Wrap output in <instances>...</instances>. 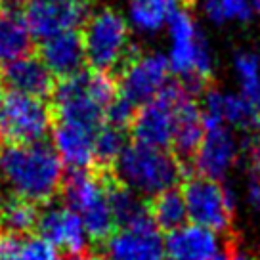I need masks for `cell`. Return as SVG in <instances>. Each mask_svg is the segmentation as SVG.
<instances>
[{"instance_id": "1", "label": "cell", "mask_w": 260, "mask_h": 260, "mask_svg": "<svg viewBox=\"0 0 260 260\" xmlns=\"http://www.w3.org/2000/svg\"><path fill=\"white\" fill-rule=\"evenodd\" d=\"M0 180L19 199L46 203L63 186V162L44 142L6 144L0 149Z\"/></svg>"}, {"instance_id": "2", "label": "cell", "mask_w": 260, "mask_h": 260, "mask_svg": "<svg viewBox=\"0 0 260 260\" xmlns=\"http://www.w3.org/2000/svg\"><path fill=\"white\" fill-rule=\"evenodd\" d=\"M117 94V82L109 73L94 69L82 71L59 81L54 88V115L57 122L98 132L106 124L107 107L113 104Z\"/></svg>"}, {"instance_id": "3", "label": "cell", "mask_w": 260, "mask_h": 260, "mask_svg": "<svg viewBox=\"0 0 260 260\" xmlns=\"http://www.w3.org/2000/svg\"><path fill=\"white\" fill-rule=\"evenodd\" d=\"M119 184L128 187L140 197H157L174 186L182 178V165L174 153L167 149L130 144L113 162Z\"/></svg>"}, {"instance_id": "4", "label": "cell", "mask_w": 260, "mask_h": 260, "mask_svg": "<svg viewBox=\"0 0 260 260\" xmlns=\"http://www.w3.org/2000/svg\"><path fill=\"white\" fill-rule=\"evenodd\" d=\"M171 37L169 65L171 73H176L182 79V84L189 92L203 88L214 69L212 52L203 32L199 31L195 17L186 8L176 10L167 23Z\"/></svg>"}, {"instance_id": "5", "label": "cell", "mask_w": 260, "mask_h": 260, "mask_svg": "<svg viewBox=\"0 0 260 260\" xmlns=\"http://www.w3.org/2000/svg\"><path fill=\"white\" fill-rule=\"evenodd\" d=\"M65 205L81 216L92 241H107L117 230L109 182L90 171H73L63 182Z\"/></svg>"}, {"instance_id": "6", "label": "cell", "mask_w": 260, "mask_h": 260, "mask_svg": "<svg viewBox=\"0 0 260 260\" xmlns=\"http://www.w3.org/2000/svg\"><path fill=\"white\" fill-rule=\"evenodd\" d=\"M82 44L94 71L109 73L122 67L134 54L130 48L128 21L113 8L92 12L84 23Z\"/></svg>"}, {"instance_id": "7", "label": "cell", "mask_w": 260, "mask_h": 260, "mask_svg": "<svg viewBox=\"0 0 260 260\" xmlns=\"http://www.w3.org/2000/svg\"><path fill=\"white\" fill-rule=\"evenodd\" d=\"M182 197L186 201L187 218L191 224L207 228L214 234L230 230L236 214V193L216 180L203 176L189 178L184 184Z\"/></svg>"}, {"instance_id": "8", "label": "cell", "mask_w": 260, "mask_h": 260, "mask_svg": "<svg viewBox=\"0 0 260 260\" xmlns=\"http://www.w3.org/2000/svg\"><path fill=\"white\" fill-rule=\"evenodd\" d=\"M52 117L44 100L10 92L0 106V136L6 144H39L52 128Z\"/></svg>"}, {"instance_id": "9", "label": "cell", "mask_w": 260, "mask_h": 260, "mask_svg": "<svg viewBox=\"0 0 260 260\" xmlns=\"http://www.w3.org/2000/svg\"><path fill=\"white\" fill-rule=\"evenodd\" d=\"M186 86L182 82L169 84L157 98L138 107L136 117L130 124L134 144L147 147L167 149L172 146L174 126H176V107L184 96Z\"/></svg>"}, {"instance_id": "10", "label": "cell", "mask_w": 260, "mask_h": 260, "mask_svg": "<svg viewBox=\"0 0 260 260\" xmlns=\"http://www.w3.org/2000/svg\"><path fill=\"white\" fill-rule=\"evenodd\" d=\"M169 57L159 52L132 54L121 67L119 96L128 100L132 106L142 107L157 98L171 82Z\"/></svg>"}, {"instance_id": "11", "label": "cell", "mask_w": 260, "mask_h": 260, "mask_svg": "<svg viewBox=\"0 0 260 260\" xmlns=\"http://www.w3.org/2000/svg\"><path fill=\"white\" fill-rule=\"evenodd\" d=\"M92 8L67 4L61 0H25L21 16L35 39H48L57 32L77 31V27L86 23Z\"/></svg>"}, {"instance_id": "12", "label": "cell", "mask_w": 260, "mask_h": 260, "mask_svg": "<svg viewBox=\"0 0 260 260\" xmlns=\"http://www.w3.org/2000/svg\"><path fill=\"white\" fill-rule=\"evenodd\" d=\"M107 260H167L165 239L153 218L115 232L107 239Z\"/></svg>"}, {"instance_id": "13", "label": "cell", "mask_w": 260, "mask_h": 260, "mask_svg": "<svg viewBox=\"0 0 260 260\" xmlns=\"http://www.w3.org/2000/svg\"><path fill=\"white\" fill-rule=\"evenodd\" d=\"M201 111L205 130L216 126H234L260 134V111H256L241 94H232L216 88L207 90Z\"/></svg>"}, {"instance_id": "14", "label": "cell", "mask_w": 260, "mask_h": 260, "mask_svg": "<svg viewBox=\"0 0 260 260\" xmlns=\"http://www.w3.org/2000/svg\"><path fill=\"white\" fill-rule=\"evenodd\" d=\"M39 232L56 251H65L79 256L86 251L90 237L81 216L67 205H50L39 214Z\"/></svg>"}, {"instance_id": "15", "label": "cell", "mask_w": 260, "mask_h": 260, "mask_svg": "<svg viewBox=\"0 0 260 260\" xmlns=\"http://www.w3.org/2000/svg\"><path fill=\"white\" fill-rule=\"evenodd\" d=\"M239 157V142L228 126L205 130V138L193 157L195 171L209 180H220L234 169Z\"/></svg>"}, {"instance_id": "16", "label": "cell", "mask_w": 260, "mask_h": 260, "mask_svg": "<svg viewBox=\"0 0 260 260\" xmlns=\"http://www.w3.org/2000/svg\"><path fill=\"white\" fill-rule=\"evenodd\" d=\"M39 57L52 73V77H57L61 81L82 73L86 63L82 35L79 31H63L44 39L41 41Z\"/></svg>"}, {"instance_id": "17", "label": "cell", "mask_w": 260, "mask_h": 260, "mask_svg": "<svg viewBox=\"0 0 260 260\" xmlns=\"http://www.w3.org/2000/svg\"><path fill=\"white\" fill-rule=\"evenodd\" d=\"M222 249L218 234L197 224H184L165 237L167 260H216Z\"/></svg>"}, {"instance_id": "18", "label": "cell", "mask_w": 260, "mask_h": 260, "mask_svg": "<svg viewBox=\"0 0 260 260\" xmlns=\"http://www.w3.org/2000/svg\"><path fill=\"white\" fill-rule=\"evenodd\" d=\"M2 79L12 92L29 98H39V100L50 96L56 88L54 77L46 69V65L42 63L39 56H31V54L4 65Z\"/></svg>"}, {"instance_id": "19", "label": "cell", "mask_w": 260, "mask_h": 260, "mask_svg": "<svg viewBox=\"0 0 260 260\" xmlns=\"http://www.w3.org/2000/svg\"><path fill=\"white\" fill-rule=\"evenodd\" d=\"M96 132L86 128L57 122L54 128V151L63 162L73 171H88L96 162V146H94Z\"/></svg>"}, {"instance_id": "20", "label": "cell", "mask_w": 260, "mask_h": 260, "mask_svg": "<svg viewBox=\"0 0 260 260\" xmlns=\"http://www.w3.org/2000/svg\"><path fill=\"white\" fill-rule=\"evenodd\" d=\"M203 138V111H201V106L197 104L193 92L186 90L176 107V126H174L172 147L182 159H193Z\"/></svg>"}, {"instance_id": "21", "label": "cell", "mask_w": 260, "mask_h": 260, "mask_svg": "<svg viewBox=\"0 0 260 260\" xmlns=\"http://www.w3.org/2000/svg\"><path fill=\"white\" fill-rule=\"evenodd\" d=\"M35 37L25 23L21 10H0V63L8 65L29 56Z\"/></svg>"}, {"instance_id": "22", "label": "cell", "mask_w": 260, "mask_h": 260, "mask_svg": "<svg viewBox=\"0 0 260 260\" xmlns=\"http://www.w3.org/2000/svg\"><path fill=\"white\" fill-rule=\"evenodd\" d=\"M184 0H128V23L142 35H153L167 27Z\"/></svg>"}, {"instance_id": "23", "label": "cell", "mask_w": 260, "mask_h": 260, "mask_svg": "<svg viewBox=\"0 0 260 260\" xmlns=\"http://www.w3.org/2000/svg\"><path fill=\"white\" fill-rule=\"evenodd\" d=\"M0 260H57V251L41 236L0 234Z\"/></svg>"}, {"instance_id": "24", "label": "cell", "mask_w": 260, "mask_h": 260, "mask_svg": "<svg viewBox=\"0 0 260 260\" xmlns=\"http://www.w3.org/2000/svg\"><path fill=\"white\" fill-rule=\"evenodd\" d=\"M109 203L113 209L117 226H132L144 220L151 218L149 214V207L147 203L136 195L134 191H130L128 187L121 186V184H113L109 182Z\"/></svg>"}, {"instance_id": "25", "label": "cell", "mask_w": 260, "mask_h": 260, "mask_svg": "<svg viewBox=\"0 0 260 260\" xmlns=\"http://www.w3.org/2000/svg\"><path fill=\"white\" fill-rule=\"evenodd\" d=\"M149 214L153 218L155 226L159 230H165L167 234L182 228L187 220V209L182 191L169 189L165 193L157 195L153 203L149 205Z\"/></svg>"}, {"instance_id": "26", "label": "cell", "mask_w": 260, "mask_h": 260, "mask_svg": "<svg viewBox=\"0 0 260 260\" xmlns=\"http://www.w3.org/2000/svg\"><path fill=\"white\" fill-rule=\"evenodd\" d=\"M39 209L31 201L10 195L0 203V226L6 228L8 234L25 236L39 224Z\"/></svg>"}, {"instance_id": "27", "label": "cell", "mask_w": 260, "mask_h": 260, "mask_svg": "<svg viewBox=\"0 0 260 260\" xmlns=\"http://www.w3.org/2000/svg\"><path fill=\"white\" fill-rule=\"evenodd\" d=\"M234 69L241 96L260 111V57L252 52H237Z\"/></svg>"}, {"instance_id": "28", "label": "cell", "mask_w": 260, "mask_h": 260, "mask_svg": "<svg viewBox=\"0 0 260 260\" xmlns=\"http://www.w3.org/2000/svg\"><path fill=\"white\" fill-rule=\"evenodd\" d=\"M203 10L214 23L249 21L254 10L247 0H203Z\"/></svg>"}, {"instance_id": "29", "label": "cell", "mask_w": 260, "mask_h": 260, "mask_svg": "<svg viewBox=\"0 0 260 260\" xmlns=\"http://www.w3.org/2000/svg\"><path fill=\"white\" fill-rule=\"evenodd\" d=\"M94 146H96V161L104 162V165H113L117 157L122 153V149L126 147L124 142V130L111 126V124H104L102 128L96 132L94 138Z\"/></svg>"}, {"instance_id": "30", "label": "cell", "mask_w": 260, "mask_h": 260, "mask_svg": "<svg viewBox=\"0 0 260 260\" xmlns=\"http://www.w3.org/2000/svg\"><path fill=\"white\" fill-rule=\"evenodd\" d=\"M136 111H138V107L132 106L128 100H124L122 96L117 94V98L113 100V104L107 107L106 122L111 124V126H117V128L124 130L126 126L132 124L134 117H136Z\"/></svg>"}, {"instance_id": "31", "label": "cell", "mask_w": 260, "mask_h": 260, "mask_svg": "<svg viewBox=\"0 0 260 260\" xmlns=\"http://www.w3.org/2000/svg\"><path fill=\"white\" fill-rule=\"evenodd\" d=\"M245 199L249 207H252L254 211H260V171L251 172L247 187H245Z\"/></svg>"}, {"instance_id": "32", "label": "cell", "mask_w": 260, "mask_h": 260, "mask_svg": "<svg viewBox=\"0 0 260 260\" xmlns=\"http://www.w3.org/2000/svg\"><path fill=\"white\" fill-rule=\"evenodd\" d=\"M216 260H258L251 251H247V249H241V247H237L236 243L228 245L222 249Z\"/></svg>"}, {"instance_id": "33", "label": "cell", "mask_w": 260, "mask_h": 260, "mask_svg": "<svg viewBox=\"0 0 260 260\" xmlns=\"http://www.w3.org/2000/svg\"><path fill=\"white\" fill-rule=\"evenodd\" d=\"M61 2L77 4V6H86V8H92V6H94V0H61Z\"/></svg>"}, {"instance_id": "34", "label": "cell", "mask_w": 260, "mask_h": 260, "mask_svg": "<svg viewBox=\"0 0 260 260\" xmlns=\"http://www.w3.org/2000/svg\"><path fill=\"white\" fill-rule=\"evenodd\" d=\"M249 4L252 6V10H254V14H260V0H247Z\"/></svg>"}, {"instance_id": "35", "label": "cell", "mask_w": 260, "mask_h": 260, "mask_svg": "<svg viewBox=\"0 0 260 260\" xmlns=\"http://www.w3.org/2000/svg\"><path fill=\"white\" fill-rule=\"evenodd\" d=\"M4 88H6V84H4V79L0 73V106H2V100H4Z\"/></svg>"}, {"instance_id": "36", "label": "cell", "mask_w": 260, "mask_h": 260, "mask_svg": "<svg viewBox=\"0 0 260 260\" xmlns=\"http://www.w3.org/2000/svg\"><path fill=\"white\" fill-rule=\"evenodd\" d=\"M252 153L256 157V167H258V171H260V144L256 146V151H252Z\"/></svg>"}, {"instance_id": "37", "label": "cell", "mask_w": 260, "mask_h": 260, "mask_svg": "<svg viewBox=\"0 0 260 260\" xmlns=\"http://www.w3.org/2000/svg\"><path fill=\"white\" fill-rule=\"evenodd\" d=\"M77 260H107V258H102V256H81V258Z\"/></svg>"}]
</instances>
